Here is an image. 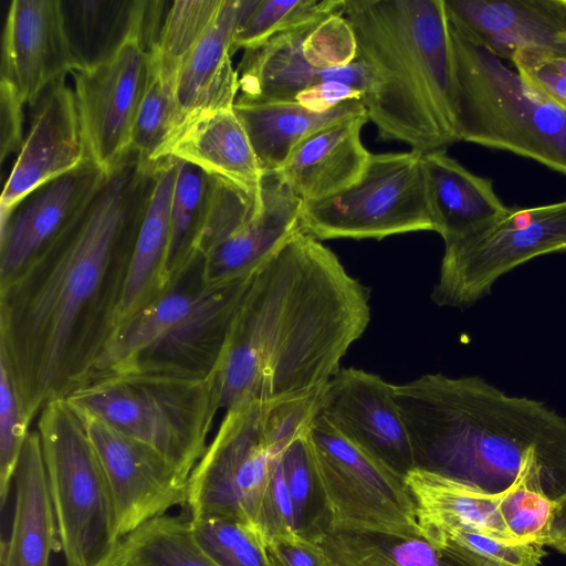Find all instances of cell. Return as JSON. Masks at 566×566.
I'll use <instances>...</instances> for the list:
<instances>
[{"mask_svg":"<svg viewBox=\"0 0 566 566\" xmlns=\"http://www.w3.org/2000/svg\"><path fill=\"white\" fill-rule=\"evenodd\" d=\"M179 130L180 117L174 87L149 67L132 129L129 151L137 155L143 166L150 167L167 158Z\"/></svg>","mask_w":566,"mask_h":566,"instance_id":"36","label":"cell"},{"mask_svg":"<svg viewBox=\"0 0 566 566\" xmlns=\"http://www.w3.org/2000/svg\"><path fill=\"white\" fill-rule=\"evenodd\" d=\"M416 460L485 494H501L532 462L566 493V418L478 376L427 374L395 386Z\"/></svg>","mask_w":566,"mask_h":566,"instance_id":"3","label":"cell"},{"mask_svg":"<svg viewBox=\"0 0 566 566\" xmlns=\"http://www.w3.org/2000/svg\"><path fill=\"white\" fill-rule=\"evenodd\" d=\"M178 168L179 160L174 157L153 166L151 187L135 233L113 332L169 289L170 210Z\"/></svg>","mask_w":566,"mask_h":566,"instance_id":"22","label":"cell"},{"mask_svg":"<svg viewBox=\"0 0 566 566\" xmlns=\"http://www.w3.org/2000/svg\"><path fill=\"white\" fill-rule=\"evenodd\" d=\"M233 109L243 124L263 172L279 171L293 149L307 136L337 122L366 114L363 101H346L316 113L295 101H235Z\"/></svg>","mask_w":566,"mask_h":566,"instance_id":"28","label":"cell"},{"mask_svg":"<svg viewBox=\"0 0 566 566\" xmlns=\"http://www.w3.org/2000/svg\"><path fill=\"white\" fill-rule=\"evenodd\" d=\"M71 74L90 158L107 176L130 153L132 129L149 74L148 53L133 34L103 64Z\"/></svg>","mask_w":566,"mask_h":566,"instance_id":"13","label":"cell"},{"mask_svg":"<svg viewBox=\"0 0 566 566\" xmlns=\"http://www.w3.org/2000/svg\"><path fill=\"white\" fill-rule=\"evenodd\" d=\"M140 0H60L73 71L109 60L136 32Z\"/></svg>","mask_w":566,"mask_h":566,"instance_id":"31","label":"cell"},{"mask_svg":"<svg viewBox=\"0 0 566 566\" xmlns=\"http://www.w3.org/2000/svg\"><path fill=\"white\" fill-rule=\"evenodd\" d=\"M193 538L218 566H276L262 532L229 517H190Z\"/></svg>","mask_w":566,"mask_h":566,"instance_id":"37","label":"cell"},{"mask_svg":"<svg viewBox=\"0 0 566 566\" xmlns=\"http://www.w3.org/2000/svg\"><path fill=\"white\" fill-rule=\"evenodd\" d=\"M367 120L366 113L337 122L293 149L279 172L303 201L331 197L361 176L370 157L360 138Z\"/></svg>","mask_w":566,"mask_h":566,"instance_id":"23","label":"cell"},{"mask_svg":"<svg viewBox=\"0 0 566 566\" xmlns=\"http://www.w3.org/2000/svg\"><path fill=\"white\" fill-rule=\"evenodd\" d=\"M363 98L361 91L338 81H328L302 91L294 101L312 112L322 113L346 101Z\"/></svg>","mask_w":566,"mask_h":566,"instance_id":"46","label":"cell"},{"mask_svg":"<svg viewBox=\"0 0 566 566\" xmlns=\"http://www.w3.org/2000/svg\"><path fill=\"white\" fill-rule=\"evenodd\" d=\"M38 432L66 565L115 566L123 537L105 472L81 418L65 398H53L40 411Z\"/></svg>","mask_w":566,"mask_h":566,"instance_id":"9","label":"cell"},{"mask_svg":"<svg viewBox=\"0 0 566 566\" xmlns=\"http://www.w3.org/2000/svg\"><path fill=\"white\" fill-rule=\"evenodd\" d=\"M422 156L415 149L370 154L353 185L325 199L303 201L301 232L318 241L436 232Z\"/></svg>","mask_w":566,"mask_h":566,"instance_id":"11","label":"cell"},{"mask_svg":"<svg viewBox=\"0 0 566 566\" xmlns=\"http://www.w3.org/2000/svg\"><path fill=\"white\" fill-rule=\"evenodd\" d=\"M422 161L436 232L444 243L468 237L506 213L509 208L492 180L471 172L444 149L423 153Z\"/></svg>","mask_w":566,"mask_h":566,"instance_id":"26","label":"cell"},{"mask_svg":"<svg viewBox=\"0 0 566 566\" xmlns=\"http://www.w3.org/2000/svg\"><path fill=\"white\" fill-rule=\"evenodd\" d=\"M405 480L412 496L420 536L449 527H464L517 543L503 523L501 494H485L440 474L415 468Z\"/></svg>","mask_w":566,"mask_h":566,"instance_id":"29","label":"cell"},{"mask_svg":"<svg viewBox=\"0 0 566 566\" xmlns=\"http://www.w3.org/2000/svg\"><path fill=\"white\" fill-rule=\"evenodd\" d=\"M258 212L202 256L207 284L222 283L258 269L300 231L303 200L279 171L264 172Z\"/></svg>","mask_w":566,"mask_h":566,"instance_id":"21","label":"cell"},{"mask_svg":"<svg viewBox=\"0 0 566 566\" xmlns=\"http://www.w3.org/2000/svg\"><path fill=\"white\" fill-rule=\"evenodd\" d=\"M31 420L13 373L0 355V504L6 505Z\"/></svg>","mask_w":566,"mask_h":566,"instance_id":"39","label":"cell"},{"mask_svg":"<svg viewBox=\"0 0 566 566\" xmlns=\"http://www.w3.org/2000/svg\"><path fill=\"white\" fill-rule=\"evenodd\" d=\"M31 107L30 128L4 184L0 214L91 159L76 96L65 77L51 84Z\"/></svg>","mask_w":566,"mask_h":566,"instance_id":"17","label":"cell"},{"mask_svg":"<svg viewBox=\"0 0 566 566\" xmlns=\"http://www.w3.org/2000/svg\"><path fill=\"white\" fill-rule=\"evenodd\" d=\"M72 71L60 0H13L2 33L0 81L32 106Z\"/></svg>","mask_w":566,"mask_h":566,"instance_id":"18","label":"cell"},{"mask_svg":"<svg viewBox=\"0 0 566 566\" xmlns=\"http://www.w3.org/2000/svg\"><path fill=\"white\" fill-rule=\"evenodd\" d=\"M395 386L361 369H340L323 389L319 413L345 438L406 475L416 460Z\"/></svg>","mask_w":566,"mask_h":566,"instance_id":"15","label":"cell"},{"mask_svg":"<svg viewBox=\"0 0 566 566\" xmlns=\"http://www.w3.org/2000/svg\"><path fill=\"white\" fill-rule=\"evenodd\" d=\"M201 265L202 258L167 291L119 325L82 385L124 373L209 377L256 269L222 283L207 284Z\"/></svg>","mask_w":566,"mask_h":566,"instance_id":"5","label":"cell"},{"mask_svg":"<svg viewBox=\"0 0 566 566\" xmlns=\"http://www.w3.org/2000/svg\"><path fill=\"white\" fill-rule=\"evenodd\" d=\"M167 157L190 163L249 193H260L264 172L233 107L189 120L172 142Z\"/></svg>","mask_w":566,"mask_h":566,"instance_id":"27","label":"cell"},{"mask_svg":"<svg viewBox=\"0 0 566 566\" xmlns=\"http://www.w3.org/2000/svg\"><path fill=\"white\" fill-rule=\"evenodd\" d=\"M423 539L438 547L446 544L460 546L497 566H538L546 556L542 545L509 543L464 527H449L432 532Z\"/></svg>","mask_w":566,"mask_h":566,"instance_id":"40","label":"cell"},{"mask_svg":"<svg viewBox=\"0 0 566 566\" xmlns=\"http://www.w3.org/2000/svg\"><path fill=\"white\" fill-rule=\"evenodd\" d=\"M115 566H218L196 543L188 514L155 517L123 538Z\"/></svg>","mask_w":566,"mask_h":566,"instance_id":"33","label":"cell"},{"mask_svg":"<svg viewBox=\"0 0 566 566\" xmlns=\"http://www.w3.org/2000/svg\"><path fill=\"white\" fill-rule=\"evenodd\" d=\"M13 482V520L1 543V566H49L59 534L38 431L28 436Z\"/></svg>","mask_w":566,"mask_h":566,"instance_id":"25","label":"cell"},{"mask_svg":"<svg viewBox=\"0 0 566 566\" xmlns=\"http://www.w3.org/2000/svg\"><path fill=\"white\" fill-rule=\"evenodd\" d=\"M563 251L566 200L528 209L509 208L492 224L444 243L431 298L439 306H471L505 273L534 258Z\"/></svg>","mask_w":566,"mask_h":566,"instance_id":"12","label":"cell"},{"mask_svg":"<svg viewBox=\"0 0 566 566\" xmlns=\"http://www.w3.org/2000/svg\"><path fill=\"white\" fill-rule=\"evenodd\" d=\"M511 61L532 87L566 111V48L523 49Z\"/></svg>","mask_w":566,"mask_h":566,"instance_id":"42","label":"cell"},{"mask_svg":"<svg viewBox=\"0 0 566 566\" xmlns=\"http://www.w3.org/2000/svg\"><path fill=\"white\" fill-rule=\"evenodd\" d=\"M345 17L373 74L363 103L378 138L421 153L458 142L444 0H346Z\"/></svg>","mask_w":566,"mask_h":566,"instance_id":"4","label":"cell"},{"mask_svg":"<svg viewBox=\"0 0 566 566\" xmlns=\"http://www.w3.org/2000/svg\"><path fill=\"white\" fill-rule=\"evenodd\" d=\"M279 462L292 502L296 530L313 538L326 528V516L312 467L307 432L293 440L279 454Z\"/></svg>","mask_w":566,"mask_h":566,"instance_id":"38","label":"cell"},{"mask_svg":"<svg viewBox=\"0 0 566 566\" xmlns=\"http://www.w3.org/2000/svg\"><path fill=\"white\" fill-rule=\"evenodd\" d=\"M315 538L331 566H497L453 544L419 538L322 531Z\"/></svg>","mask_w":566,"mask_h":566,"instance_id":"30","label":"cell"},{"mask_svg":"<svg viewBox=\"0 0 566 566\" xmlns=\"http://www.w3.org/2000/svg\"><path fill=\"white\" fill-rule=\"evenodd\" d=\"M307 442L325 530L421 537L403 474L345 438L319 411L308 428Z\"/></svg>","mask_w":566,"mask_h":566,"instance_id":"10","label":"cell"},{"mask_svg":"<svg viewBox=\"0 0 566 566\" xmlns=\"http://www.w3.org/2000/svg\"><path fill=\"white\" fill-rule=\"evenodd\" d=\"M78 417L105 472L123 538L186 505L189 479L163 454L96 419Z\"/></svg>","mask_w":566,"mask_h":566,"instance_id":"14","label":"cell"},{"mask_svg":"<svg viewBox=\"0 0 566 566\" xmlns=\"http://www.w3.org/2000/svg\"><path fill=\"white\" fill-rule=\"evenodd\" d=\"M268 546L276 566H331L319 543L300 533L271 539Z\"/></svg>","mask_w":566,"mask_h":566,"instance_id":"44","label":"cell"},{"mask_svg":"<svg viewBox=\"0 0 566 566\" xmlns=\"http://www.w3.org/2000/svg\"><path fill=\"white\" fill-rule=\"evenodd\" d=\"M216 177L179 160L170 210L167 258L169 287L202 256L198 244L213 192Z\"/></svg>","mask_w":566,"mask_h":566,"instance_id":"32","label":"cell"},{"mask_svg":"<svg viewBox=\"0 0 566 566\" xmlns=\"http://www.w3.org/2000/svg\"><path fill=\"white\" fill-rule=\"evenodd\" d=\"M223 0L172 1L148 53L149 67L174 87L187 57L216 20Z\"/></svg>","mask_w":566,"mask_h":566,"instance_id":"34","label":"cell"},{"mask_svg":"<svg viewBox=\"0 0 566 566\" xmlns=\"http://www.w3.org/2000/svg\"><path fill=\"white\" fill-rule=\"evenodd\" d=\"M546 545L566 556V493L554 500Z\"/></svg>","mask_w":566,"mask_h":566,"instance_id":"47","label":"cell"},{"mask_svg":"<svg viewBox=\"0 0 566 566\" xmlns=\"http://www.w3.org/2000/svg\"><path fill=\"white\" fill-rule=\"evenodd\" d=\"M318 22L276 33L258 46L244 50L237 70L240 91L237 99L294 101L302 91L328 81H338L361 91L365 98L373 90L374 78L369 67L359 59L333 69H317L305 60L303 42Z\"/></svg>","mask_w":566,"mask_h":566,"instance_id":"19","label":"cell"},{"mask_svg":"<svg viewBox=\"0 0 566 566\" xmlns=\"http://www.w3.org/2000/svg\"><path fill=\"white\" fill-rule=\"evenodd\" d=\"M346 0H240L231 55L252 49L272 35L333 14L345 15Z\"/></svg>","mask_w":566,"mask_h":566,"instance_id":"35","label":"cell"},{"mask_svg":"<svg viewBox=\"0 0 566 566\" xmlns=\"http://www.w3.org/2000/svg\"><path fill=\"white\" fill-rule=\"evenodd\" d=\"M239 8L240 0H223L216 20L178 73L175 98L180 130L192 118L235 103L239 76L231 62V42Z\"/></svg>","mask_w":566,"mask_h":566,"instance_id":"24","label":"cell"},{"mask_svg":"<svg viewBox=\"0 0 566 566\" xmlns=\"http://www.w3.org/2000/svg\"><path fill=\"white\" fill-rule=\"evenodd\" d=\"M279 454L273 464L259 521V530L264 535L266 543L274 538L298 533L292 502L279 462Z\"/></svg>","mask_w":566,"mask_h":566,"instance_id":"43","label":"cell"},{"mask_svg":"<svg viewBox=\"0 0 566 566\" xmlns=\"http://www.w3.org/2000/svg\"><path fill=\"white\" fill-rule=\"evenodd\" d=\"M105 178L88 159L0 214V284L15 276L77 220Z\"/></svg>","mask_w":566,"mask_h":566,"instance_id":"16","label":"cell"},{"mask_svg":"<svg viewBox=\"0 0 566 566\" xmlns=\"http://www.w3.org/2000/svg\"><path fill=\"white\" fill-rule=\"evenodd\" d=\"M151 172L130 151L77 220L0 284V355L31 421L84 382L113 332Z\"/></svg>","mask_w":566,"mask_h":566,"instance_id":"1","label":"cell"},{"mask_svg":"<svg viewBox=\"0 0 566 566\" xmlns=\"http://www.w3.org/2000/svg\"><path fill=\"white\" fill-rule=\"evenodd\" d=\"M302 50L305 60L317 69L346 66L357 59L355 33L344 14H333L316 23Z\"/></svg>","mask_w":566,"mask_h":566,"instance_id":"41","label":"cell"},{"mask_svg":"<svg viewBox=\"0 0 566 566\" xmlns=\"http://www.w3.org/2000/svg\"><path fill=\"white\" fill-rule=\"evenodd\" d=\"M370 321L337 255L297 231L254 272L209 376L226 410L323 388Z\"/></svg>","mask_w":566,"mask_h":566,"instance_id":"2","label":"cell"},{"mask_svg":"<svg viewBox=\"0 0 566 566\" xmlns=\"http://www.w3.org/2000/svg\"><path fill=\"white\" fill-rule=\"evenodd\" d=\"M65 400L78 416L150 446L188 479L219 410L209 377L148 371L93 379Z\"/></svg>","mask_w":566,"mask_h":566,"instance_id":"8","label":"cell"},{"mask_svg":"<svg viewBox=\"0 0 566 566\" xmlns=\"http://www.w3.org/2000/svg\"><path fill=\"white\" fill-rule=\"evenodd\" d=\"M458 142L511 151L566 175V111L449 20Z\"/></svg>","mask_w":566,"mask_h":566,"instance_id":"7","label":"cell"},{"mask_svg":"<svg viewBox=\"0 0 566 566\" xmlns=\"http://www.w3.org/2000/svg\"><path fill=\"white\" fill-rule=\"evenodd\" d=\"M25 104L4 82L0 81L1 160L20 151L23 137V106Z\"/></svg>","mask_w":566,"mask_h":566,"instance_id":"45","label":"cell"},{"mask_svg":"<svg viewBox=\"0 0 566 566\" xmlns=\"http://www.w3.org/2000/svg\"><path fill=\"white\" fill-rule=\"evenodd\" d=\"M322 391L250 401L226 410L189 476L187 514L229 517L259 528L275 459L307 432L319 411Z\"/></svg>","mask_w":566,"mask_h":566,"instance_id":"6","label":"cell"},{"mask_svg":"<svg viewBox=\"0 0 566 566\" xmlns=\"http://www.w3.org/2000/svg\"><path fill=\"white\" fill-rule=\"evenodd\" d=\"M450 22L497 57L566 48V0H444Z\"/></svg>","mask_w":566,"mask_h":566,"instance_id":"20","label":"cell"}]
</instances>
